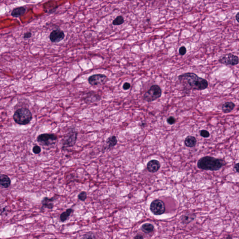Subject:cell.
<instances>
[{
    "mask_svg": "<svg viewBox=\"0 0 239 239\" xmlns=\"http://www.w3.org/2000/svg\"><path fill=\"white\" fill-rule=\"evenodd\" d=\"M178 80L186 90H203L207 88V81L192 72H187L178 76Z\"/></svg>",
    "mask_w": 239,
    "mask_h": 239,
    "instance_id": "1",
    "label": "cell"
},
{
    "mask_svg": "<svg viewBox=\"0 0 239 239\" xmlns=\"http://www.w3.org/2000/svg\"><path fill=\"white\" fill-rule=\"evenodd\" d=\"M225 165V162L224 160L216 159L212 156H206L198 161L197 166L201 170L216 171L219 170Z\"/></svg>",
    "mask_w": 239,
    "mask_h": 239,
    "instance_id": "2",
    "label": "cell"
},
{
    "mask_svg": "<svg viewBox=\"0 0 239 239\" xmlns=\"http://www.w3.org/2000/svg\"><path fill=\"white\" fill-rule=\"evenodd\" d=\"M13 119L14 121L19 125H27L32 121V114L28 108H19L14 113Z\"/></svg>",
    "mask_w": 239,
    "mask_h": 239,
    "instance_id": "3",
    "label": "cell"
},
{
    "mask_svg": "<svg viewBox=\"0 0 239 239\" xmlns=\"http://www.w3.org/2000/svg\"><path fill=\"white\" fill-rule=\"evenodd\" d=\"M78 134L75 129H71L65 135L62 140V150H65L67 148L74 146L78 138Z\"/></svg>",
    "mask_w": 239,
    "mask_h": 239,
    "instance_id": "4",
    "label": "cell"
},
{
    "mask_svg": "<svg viewBox=\"0 0 239 239\" xmlns=\"http://www.w3.org/2000/svg\"><path fill=\"white\" fill-rule=\"evenodd\" d=\"M162 90L158 85H153L144 95V99L148 102L153 101L161 96Z\"/></svg>",
    "mask_w": 239,
    "mask_h": 239,
    "instance_id": "5",
    "label": "cell"
},
{
    "mask_svg": "<svg viewBox=\"0 0 239 239\" xmlns=\"http://www.w3.org/2000/svg\"><path fill=\"white\" fill-rule=\"evenodd\" d=\"M37 142L44 146H49L55 144L58 140V136L54 134H42L37 138Z\"/></svg>",
    "mask_w": 239,
    "mask_h": 239,
    "instance_id": "6",
    "label": "cell"
},
{
    "mask_svg": "<svg viewBox=\"0 0 239 239\" xmlns=\"http://www.w3.org/2000/svg\"><path fill=\"white\" fill-rule=\"evenodd\" d=\"M150 210L155 215H161L165 211V203L159 199L154 200L150 204Z\"/></svg>",
    "mask_w": 239,
    "mask_h": 239,
    "instance_id": "7",
    "label": "cell"
},
{
    "mask_svg": "<svg viewBox=\"0 0 239 239\" xmlns=\"http://www.w3.org/2000/svg\"><path fill=\"white\" fill-rule=\"evenodd\" d=\"M108 79L105 75L97 74L91 76L88 78V82L92 86H101L107 82Z\"/></svg>",
    "mask_w": 239,
    "mask_h": 239,
    "instance_id": "8",
    "label": "cell"
},
{
    "mask_svg": "<svg viewBox=\"0 0 239 239\" xmlns=\"http://www.w3.org/2000/svg\"><path fill=\"white\" fill-rule=\"evenodd\" d=\"M219 61L221 64L225 65H237L239 63V58L237 56L231 53L228 54L221 57L219 59Z\"/></svg>",
    "mask_w": 239,
    "mask_h": 239,
    "instance_id": "9",
    "label": "cell"
},
{
    "mask_svg": "<svg viewBox=\"0 0 239 239\" xmlns=\"http://www.w3.org/2000/svg\"><path fill=\"white\" fill-rule=\"evenodd\" d=\"M65 37V35L63 31L60 29H56L50 33V39L53 43H59L63 40Z\"/></svg>",
    "mask_w": 239,
    "mask_h": 239,
    "instance_id": "10",
    "label": "cell"
},
{
    "mask_svg": "<svg viewBox=\"0 0 239 239\" xmlns=\"http://www.w3.org/2000/svg\"><path fill=\"white\" fill-rule=\"evenodd\" d=\"M160 164L156 160H152L148 162L147 168L148 171L151 173H154L159 170Z\"/></svg>",
    "mask_w": 239,
    "mask_h": 239,
    "instance_id": "11",
    "label": "cell"
},
{
    "mask_svg": "<svg viewBox=\"0 0 239 239\" xmlns=\"http://www.w3.org/2000/svg\"><path fill=\"white\" fill-rule=\"evenodd\" d=\"M11 180L10 177L5 174H0V186L7 188L11 186Z\"/></svg>",
    "mask_w": 239,
    "mask_h": 239,
    "instance_id": "12",
    "label": "cell"
},
{
    "mask_svg": "<svg viewBox=\"0 0 239 239\" xmlns=\"http://www.w3.org/2000/svg\"><path fill=\"white\" fill-rule=\"evenodd\" d=\"M196 214L192 213H189L184 214L181 217V220L183 224H189L193 221L196 218Z\"/></svg>",
    "mask_w": 239,
    "mask_h": 239,
    "instance_id": "13",
    "label": "cell"
},
{
    "mask_svg": "<svg viewBox=\"0 0 239 239\" xmlns=\"http://www.w3.org/2000/svg\"><path fill=\"white\" fill-rule=\"evenodd\" d=\"M54 199V198H44L42 201V207H43L47 208L50 209L53 208L54 207L53 202Z\"/></svg>",
    "mask_w": 239,
    "mask_h": 239,
    "instance_id": "14",
    "label": "cell"
},
{
    "mask_svg": "<svg viewBox=\"0 0 239 239\" xmlns=\"http://www.w3.org/2000/svg\"><path fill=\"white\" fill-rule=\"evenodd\" d=\"M26 11V8L23 7L17 8L14 9V10L12 11L11 15L14 17L18 18L23 16L25 13Z\"/></svg>",
    "mask_w": 239,
    "mask_h": 239,
    "instance_id": "15",
    "label": "cell"
},
{
    "mask_svg": "<svg viewBox=\"0 0 239 239\" xmlns=\"http://www.w3.org/2000/svg\"><path fill=\"white\" fill-rule=\"evenodd\" d=\"M235 104L232 102H227L222 106V110L223 112L225 113L231 112L235 107Z\"/></svg>",
    "mask_w": 239,
    "mask_h": 239,
    "instance_id": "16",
    "label": "cell"
},
{
    "mask_svg": "<svg viewBox=\"0 0 239 239\" xmlns=\"http://www.w3.org/2000/svg\"><path fill=\"white\" fill-rule=\"evenodd\" d=\"M185 144L187 147L192 148L197 144V140L194 136H188L185 139Z\"/></svg>",
    "mask_w": 239,
    "mask_h": 239,
    "instance_id": "17",
    "label": "cell"
},
{
    "mask_svg": "<svg viewBox=\"0 0 239 239\" xmlns=\"http://www.w3.org/2000/svg\"><path fill=\"white\" fill-rule=\"evenodd\" d=\"M118 140L117 139L115 135H111V136H109L106 141V143L108 145L107 149H110V148L116 146Z\"/></svg>",
    "mask_w": 239,
    "mask_h": 239,
    "instance_id": "18",
    "label": "cell"
},
{
    "mask_svg": "<svg viewBox=\"0 0 239 239\" xmlns=\"http://www.w3.org/2000/svg\"><path fill=\"white\" fill-rule=\"evenodd\" d=\"M101 99V97L99 95H92L87 96L85 99V101L87 103H92L99 101Z\"/></svg>",
    "mask_w": 239,
    "mask_h": 239,
    "instance_id": "19",
    "label": "cell"
},
{
    "mask_svg": "<svg viewBox=\"0 0 239 239\" xmlns=\"http://www.w3.org/2000/svg\"><path fill=\"white\" fill-rule=\"evenodd\" d=\"M73 212H74V210H72V209H67L65 212H63L60 215V220L63 222L66 221Z\"/></svg>",
    "mask_w": 239,
    "mask_h": 239,
    "instance_id": "20",
    "label": "cell"
},
{
    "mask_svg": "<svg viewBox=\"0 0 239 239\" xmlns=\"http://www.w3.org/2000/svg\"><path fill=\"white\" fill-rule=\"evenodd\" d=\"M154 226L151 224L146 223L143 225L141 227V230L146 234L151 233L154 230Z\"/></svg>",
    "mask_w": 239,
    "mask_h": 239,
    "instance_id": "21",
    "label": "cell"
},
{
    "mask_svg": "<svg viewBox=\"0 0 239 239\" xmlns=\"http://www.w3.org/2000/svg\"><path fill=\"white\" fill-rule=\"evenodd\" d=\"M124 22V19L123 16H118L113 21V24L116 26L120 25L123 24Z\"/></svg>",
    "mask_w": 239,
    "mask_h": 239,
    "instance_id": "22",
    "label": "cell"
},
{
    "mask_svg": "<svg viewBox=\"0 0 239 239\" xmlns=\"http://www.w3.org/2000/svg\"><path fill=\"white\" fill-rule=\"evenodd\" d=\"M78 198L82 201H84L87 198V193L86 192H82L78 195Z\"/></svg>",
    "mask_w": 239,
    "mask_h": 239,
    "instance_id": "23",
    "label": "cell"
},
{
    "mask_svg": "<svg viewBox=\"0 0 239 239\" xmlns=\"http://www.w3.org/2000/svg\"><path fill=\"white\" fill-rule=\"evenodd\" d=\"M83 239H96L95 234L92 233H88L83 236Z\"/></svg>",
    "mask_w": 239,
    "mask_h": 239,
    "instance_id": "24",
    "label": "cell"
},
{
    "mask_svg": "<svg viewBox=\"0 0 239 239\" xmlns=\"http://www.w3.org/2000/svg\"><path fill=\"white\" fill-rule=\"evenodd\" d=\"M200 135L204 138H208L210 136L209 132L206 130H201L200 132Z\"/></svg>",
    "mask_w": 239,
    "mask_h": 239,
    "instance_id": "25",
    "label": "cell"
},
{
    "mask_svg": "<svg viewBox=\"0 0 239 239\" xmlns=\"http://www.w3.org/2000/svg\"><path fill=\"white\" fill-rule=\"evenodd\" d=\"M32 151L35 154H39L41 151V148L38 145H35L33 147Z\"/></svg>",
    "mask_w": 239,
    "mask_h": 239,
    "instance_id": "26",
    "label": "cell"
},
{
    "mask_svg": "<svg viewBox=\"0 0 239 239\" xmlns=\"http://www.w3.org/2000/svg\"><path fill=\"white\" fill-rule=\"evenodd\" d=\"M187 50L185 46H182L179 49V54L181 55L182 56L185 55L186 53Z\"/></svg>",
    "mask_w": 239,
    "mask_h": 239,
    "instance_id": "27",
    "label": "cell"
},
{
    "mask_svg": "<svg viewBox=\"0 0 239 239\" xmlns=\"http://www.w3.org/2000/svg\"><path fill=\"white\" fill-rule=\"evenodd\" d=\"M167 122L170 125H172L176 123V119L173 117L170 116L167 118Z\"/></svg>",
    "mask_w": 239,
    "mask_h": 239,
    "instance_id": "28",
    "label": "cell"
},
{
    "mask_svg": "<svg viewBox=\"0 0 239 239\" xmlns=\"http://www.w3.org/2000/svg\"><path fill=\"white\" fill-rule=\"evenodd\" d=\"M130 87H131V85H130V83H128V82H126L123 85V89L125 90H127L128 89H129Z\"/></svg>",
    "mask_w": 239,
    "mask_h": 239,
    "instance_id": "29",
    "label": "cell"
},
{
    "mask_svg": "<svg viewBox=\"0 0 239 239\" xmlns=\"http://www.w3.org/2000/svg\"><path fill=\"white\" fill-rule=\"evenodd\" d=\"M32 36V33L31 32H27L25 33L23 36V38L24 39H28L29 38H31Z\"/></svg>",
    "mask_w": 239,
    "mask_h": 239,
    "instance_id": "30",
    "label": "cell"
},
{
    "mask_svg": "<svg viewBox=\"0 0 239 239\" xmlns=\"http://www.w3.org/2000/svg\"><path fill=\"white\" fill-rule=\"evenodd\" d=\"M134 239H144V237L142 235L138 234L135 237Z\"/></svg>",
    "mask_w": 239,
    "mask_h": 239,
    "instance_id": "31",
    "label": "cell"
},
{
    "mask_svg": "<svg viewBox=\"0 0 239 239\" xmlns=\"http://www.w3.org/2000/svg\"><path fill=\"white\" fill-rule=\"evenodd\" d=\"M238 165H239V164L237 163V164H236V165H235L234 167V169H235V171H236L237 173L239 172V166H238Z\"/></svg>",
    "mask_w": 239,
    "mask_h": 239,
    "instance_id": "32",
    "label": "cell"
},
{
    "mask_svg": "<svg viewBox=\"0 0 239 239\" xmlns=\"http://www.w3.org/2000/svg\"><path fill=\"white\" fill-rule=\"evenodd\" d=\"M239 13H238L237 15L235 16V18H236V20L237 21V22H239Z\"/></svg>",
    "mask_w": 239,
    "mask_h": 239,
    "instance_id": "33",
    "label": "cell"
},
{
    "mask_svg": "<svg viewBox=\"0 0 239 239\" xmlns=\"http://www.w3.org/2000/svg\"><path fill=\"white\" fill-rule=\"evenodd\" d=\"M232 237L230 236H228V237H227V239H232Z\"/></svg>",
    "mask_w": 239,
    "mask_h": 239,
    "instance_id": "34",
    "label": "cell"
}]
</instances>
